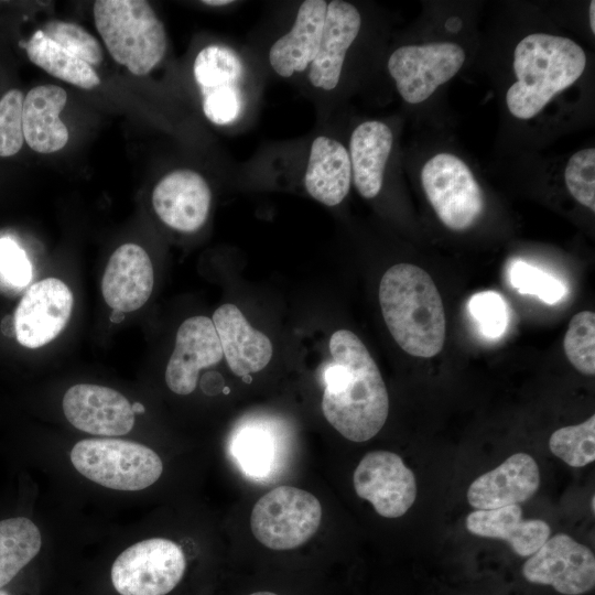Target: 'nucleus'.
<instances>
[{"label": "nucleus", "mask_w": 595, "mask_h": 595, "mask_svg": "<svg viewBox=\"0 0 595 595\" xmlns=\"http://www.w3.org/2000/svg\"><path fill=\"white\" fill-rule=\"evenodd\" d=\"M331 360L322 378V411L344 437L365 442L383 426L389 398L377 364L353 332L336 331L329 339Z\"/></svg>", "instance_id": "f257e3e1"}, {"label": "nucleus", "mask_w": 595, "mask_h": 595, "mask_svg": "<svg viewBox=\"0 0 595 595\" xmlns=\"http://www.w3.org/2000/svg\"><path fill=\"white\" fill-rule=\"evenodd\" d=\"M379 303L390 334L405 353L431 358L442 350L444 306L425 270L410 263L389 268L379 284Z\"/></svg>", "instance_id": "f03ea898"}, {"label": "nucleus", "mask_w": 595, "mask_h": 595, "mask_svg": "<svg viewBox=\"0 0 595 595\" xmlns=\"http://www.w3.org/2000/svg\"><path fill=\"white\" fill-rule=\"evenodd\" d=\"M585 65L583 48L571 39L545 33L526 36L513 52L517 82L506 95L509 111L522 120L534 117L582 76Z\"/></svg>", "instance_id": "7ed1b4c3"}, {"label": "nucleus", "mask_w": 595, "mask_h": 595, "mask_svg": "<svg viewBox=\"0 0 595 595\" xmlns=\"http://www.w3.org/2000/svg\"><path fill=\"white\" fill-rule=\"evenodd\" d=\"M95 25L112 58L137 76L150 73L166 51L163 23L147 1L97 0Z\"/></svg>", "instance_id": "20e7f679"}, {"label": "nucleus", "mask_w": 595, "mask_h": 595, "mask_svg": "<svg viewBox=\"0 0 595 595\" xmlns=\"http://www.w3.org/2000/svg\"><path fill=\"white\" fill-rule=\"evenodd\" d=\"M78 473L104 487L136 491L154 484L163 464L159 455L140 443L117 439H87L71 451Z\"/></svg>", "instance_id": "39448f33"}, {"label": "nucleus", "mask_w": 595, "mask_h": 595, "mask_svg": "<svg viewBox=\"0 0 595 595\" xmlns=\"http://www.w3.org/2000/svg\"><path fill=\"white\" fill-rule=\"evenodd\" d=\"M322 520V506L309 491L278 486L255 505L250 527L255 538L272 550H291L311 539Z\"/></svg>", "instance_id": "423d86ee"}, {"label": "nucleus", "mask_w": 595, "mask_h": 595, "mask_svg": "<svg viewBox=\"0 0 595 595\" xmlns=\"http://www.w3.org/2000/svg\"><path fill=\"white\" fill-rule=\"evenodd\" d=\"M421 183L439 219L450 229L472 227L485 209V196L469 167L451 153L432 156L422 167Z\"/></svg>", "instance_id": "0eeeda50"}, {"label": "nucleus", "mask_w": 595, "mask_h": 595, "mask_svg": "<svg viewBox=\"0 0 595 595\" xmlns=\"http://www.w3.org/2000/svg\"><path fill=\"white\" fill-rule=\"evenodd\" d=\"M185 567V555L177 543L152 538L121 552L110 574L120 595H166L180 583Z\"/></svg>", "instance_id": "6e6552de"}, {"label": "nucleus", "mask_w": 595, "mask_h": 595, "mask_svg": "<svg viewBox=\"0 0 595 595\" xmlns=\"http://www.w3.org/2000/svg\"><path fill=\"white\" fill-rule=\"evenodd\" d=\"M465 57L464 50L455 43L407 45L390 55L388 71L403 100L420 104L456 75Z\"/></svg>", "instance_id": "1a4fd4ad"}, {"label": "nucleus", "mask_w": 595, "mask_h": 595, "mask_svg": "<svg viewBox=\"0 0 595 595\" xmlns=\"http://www.w3.org/2000/svg\"><path fill=\"white\" fill-rule=\"evenodd\" d=\"M524 578L550 585L564 595H582L594 588L595 556L567 534L549 538L522 566Z\"/></svg>", "instance_id": "9d476101"}, {"label": "nucleus", "mask_w": 595, "mask_h": 595, "mask_svg": "<svg viewBox=\"0 0 595 595\" xmlns=\"http://www.w3.org/2000/svg\"><path fill=\"white\" fill-rule=\"evenodd\" d=\"M356 494L385 518H399L413 505L416 483L413 472L392 452L366 454L353 476Z\"/></svg>", "instance_id": "9b49d317"}, {"label": "nucleus", "mask_w": 595, "mask_h": 595, "mask_svg": "<svg viewBox=\"0 0 595 595\" xmlns=\"http://www.w3.org/2000/svg\"><path fill=\"white\" fill-rule=\"evenodd\" d=\"M193 73L206 118L219 126L234 122L242 110L240 57L231 48L209 45L197 54Z\"/></svg>", "instance_id": "f8f14e48"}, {"label": "nucleus", "mask_w": 595, "mask_h": 595, "mask_svg": "<svg viewBox=\"0 0 595 595\" xmlns=\"http://www.w3.org/2000/svg\"><path fill=\"white\" fill-rule=\"evenodd\" d=\"M73 305L72 291L62 280L46 278L32 284L13 315L18 342L28 348L48 344L66 327Z\"/></svg>", "instance_id": "ddd939ff"}, {"label": "nucleus", "mask_w": 595, "mask_h": 595, "mask_svg": "<svg viewBox=\"0 0 595 595\" xmlns=\"http://www.w3.org/2000/svg\"><path fill=\"white\" fill-rule=\"evenodd\" d=\"M63 411L76 429L105 436L125 435L134 424V413L127 398L115 389L78 383L63 398Z\"/></svg>", "instance_id": "4468645a"}, {"label": "nucleus", "mask_w": 595, "mask_h": 595, "mask_svg": "<svg viewBox=\"0 0 595 595\" xmlns=\"http://www.w3.org/2000/svg\"><path fill=\"white\" fill-rule=\"evenodd\" d=\"M223 350L213 321L192 316L178 327L174 350L165 369V382L171 391L186 396L197 385L199 370L218 364Z\"/></svg>", "instance_id": "2eb2a0df"}, {"label": "nucleus", "mask_w": 595, "mask_h": 595, "mask_svg": "<svg viewBox=\"0 0 595 595\" xmlns=\"http://www.w3.org/2000/svg\"><path fill=\"white\" fill-rule=\"evenodd\" d=\"M212 202L205 178L193 170H175L155 185L152 205L159 218L169 227L192 232L207 219Z\"/></svg>", "instance_id": "dca6fc26"}, {"label": "nucleus", "mask_w": 595, "mask_h": 595, "mask_svg": "<svg viewBox=\"0 0 595 595\" xmlns=\"http://www.w3.org/2000/svg\"><path fill=\"white\" fill-rule=\"evenodd\" d=\"M539 486L537 462L529 454L517 453L477 477L468 487L467 500L477 510L497 509L529 500Z\"/></svg>", "instance_id": "f3484780"}, {"label": "nucleus", "mask_w": 595, "mask_h": 595, "mask_svg": "<svg viewBox=\"0 0 595 595\" xmlns=\"http://www.w3.org/2000/svg\"><path fill=\"white\" fill-rule=\"evenodd\" d=\"M153 267L147 251L125 244L111 255L101 280L106 303L123 313L140 309L153 290Z\"/></svg>", "instance_id": "a211bd4d"}, {"label": "nucleus", "mask_w": 595, "mask_h": 595, "mask_svg": "<svg viewBox=\"0 0 595 595\" xmlns=\"http://www.w3.org/2000/svg\"><path fill=\"white\" fill-rule=\"evenodd\" d=\"M360 25L355 6L342 0L327 3L318 52L310 65L309 78L314 87L332 90L337 86L346 52Z\"/></svg>", "instance_id": "6ab92c4d"}, {"label": "nucleus", "mask_w": 595, "mask_h": 595, "mask_svg": "<svg viewBox=\"0 0 595 595\" xmlns=\"http://www.w3.org/2000/svg\"><path fill=\"white\" fill-rule=\"evenodd\" d=\"M212 321L223 355L236 376L258 372L269 364L273 353L271 340L253 328L236 305H220Z\"/></svg>", "instance_id": "aec40b11"}, {"label": "nucleus", "mask_w": 595, "mask_h": 595, "mask_svg": "<svg viewBox=\"0 0 595 595\" xmlns=\"http://www.w3.org/2000/svg\"><path fill=\"white\" fill-rule=\"evenodd\" d=\"M327 2L306 0L300 6L292 29L277 40L269 51L273 71L290 77L303 72L314 61L323 32Z\"/></svg>", "instance_id": "412c9836"}, {"label": "nucleus", "mask_w": 595, "mask_h": 595, "mask_svg": "<svg viewBox=\"0 0 595 595\" xmlns=\"http://www.w3.org/2000/svg\"><path fill=\"white\" fill-rule=\"evenodd\" d=\"M66 101V91L57 85H40L26 94L22 129L25 142L35 152L48 154L66 145L68 129L60 119Z\"/></svg>", "instance_id": "4be33fe9"}, {"label": "nucleus", "mask_w": 595, "mask_h": 595, "mask_svg": "<svg viewBox=\"0 0 595 595\" xmlns=\"http://www.w3.org/2000/svg\"><path fill=\"white\" fill-rule=\"evenodd\" d=\"M477 537L505 540L520 556H530L549 539L550 526L540 519L522 518L518 504L490 510H475L465 520Z\"/></svg>", "instance_id": "5701e85b"}, {"label": "nucleus", "mask_w": 595, "mask_h": 595, "mask_svg": "<svg viewBox=\"0 0 595 595\" xmlns=\"http://www.w3.org/2000/svg\"><path fill=\"white\" fill-rule=\"evenodd\" d=\"M351 182V165L346 148L328 137H317L311 145L304 185L307 193L326 206L346 197Z\"/></svg>", "instance_id": "b1692460"}, {"label": "nucleus", "mask_w": 595, "mask_h": 595, "mask_svg": "<svg viewBox=\"0 0 595 595\" xmlns=\"http://www.w3.org/2000/svg\"><path fill=\"white\" fill-rule=\"evenodd\" d=\"M392 142L390 128L381 121H365L353 131L348 154L354 184L363 197L374 198L380 192Z\"/></svg>", "instance_id": "393cba45"}, {"label": "nucleus", "mask_w": 595, "mask_h": 595, "mask_svg": "<svg viewBox=\"0 0 595 595\" xmlns=\"http://www.w3.org/2000/svg\"><path fill=\"white\" fill-rule=\"evenodd\" d=\"M280 430L269 420L247 419L235 428L230 453L238 467L249 477H270L280 464Z\"/></svg>", "instance_id": "a878e982"}, {"label": "nucleus", "mask_w": 595, "mask_h": 595, "mask_svg": "<svg viewBox=\"0 0 595 595\" xmlns=\"http://www.w3.org/2000/svg\"><path fill=\"white\" fill-rule=\"evenodd\" d=\"M25 50L32 63L56 78L84 89H93L100 84L93 66L46 37L41 30L30 37Z\"/></svg>", "instance_id": "bb28decb"}, {"label": "nucleus", "mask_w": 595, "mask_h": 595, "mask_svg": "<svg viewBox=\"0 0 595 595\" xmlns=\"http://www.w3.org/2000/svg\"><path fill=\"white\" fill-rule=\"evenodd\" d=\"M41 532L25 517L0 520V589L39 553Z\"/></svg>", "instance_id": "cd10ccee"}, {"label": "nucleus", "mask_w": 595, "mask_h": 595, "mask_svg": "<svg viewBox=\"0 0 595 595\" xmlns=\"http://www.w3.org/2000/svg\"><path fill=\"white\" fill-rule=\"evenodd\" d=\"M549 448L572 467H583L595 459V415L586 421L561 428L552 433Z\"/></svg>", "instance_id": "c85d7f7f"}, {"label": "nucleus", "mask_w": 595, "mask_h": 595, "mask_svg": "<svg viewBox=\"0 0 595 595\" xmlns=\"http://www.w3.org/2000/svg\"><path fill=\"white\" fill-rule=\"evenodd\" d=\"M564 353L581 374H595V314L583 311L575 314L569 324L563 340Z\"/></svg>", "instance_id": "c756f323"}, {"label": "nucleus", "mask_w": 595, "mask_h": 595, "mask_svg": "<svg viewBox=\"0 0 595 595\" xmlns=\"http://www.w3.org/2000/svg\"><path fill=\"white\" fill-rule=\"evenodd\" d=\"M41 31L46 37L90 66H97L102 62L104 53L99 42L77 23L53 20Z\"/></svg>", "instance_id": "7c9ffc66"}, {"label": "nucleus", "mask_w": 595, "mask_h": 595, "mask_svg": "<svg viewBox=\"0 0 595 595\" xmlns=\"http://www.w3.org/2000/svg\"><path fill=\"white\" fill-rule=\"evenodd\" d=\"M509 280L521 294L534 295L547 304H555L566 294V286L558 278L522 260L509 269Z\"/></svg>", "instance_id": "2f4dec72"}, {"label": "nucleus", "mask_w": 595, "mask_h": 595, "mask_svg": "<svg viewBox=\"0 0 595 595\" xmlns=\"http://www.w3.org/2000/svg\"><path fill=\"white\" fill-rule=\"evenodd\" d=\"M564 180L571 195L582 205L595 210V149L574 153L565 167Z\"/></svg>", "instance_id": "473e14b6"}, {"label": "nucleus", "mask_w": 595, "mask_h": 595, "mask_svg": "<svg viewBox=\"0 0 595 595\" xmlns=\"http://www.w3.org/2000/svg\"><path fill=\"white\" fill-rule=\"evenodd\" d=\"M468 311L482 334L488 338L500 337L508 325V310L502 296L495 291H482L468 301Z\"/></svg>", "instance_id": "72a5a7b5"}, {"label": "nucleus", "mask_w": 595, "mask_h": 595, "mask_svg": "<svg viewBox=\"0 0 595 595\" xmlns=\"http://www.w3.org/2000/svg\"><path fill=\"white\" fill-rule=\"evenodd\" d=\"M23 94L10 89L0 99V156L17 154L23 144Z\"/></svg>", "instance_id": "f704fd0d"}, {"label": "nucleus", "mask_w": 595, "mask_h": 595, "mask_svg": "<svg viewBox=\"0 0 595 595\" xmlns=\"http://www.w3.org/2000/svg\"><path fill=\"white\" fill-rule=\"evenodd\" d=\"M32 279V266L25 252L10 238L0 239V280L21 289Z\"/></svg>", "instance_id": "c9c22d12"}, {"label": "nucleus", "mask_w": 595, "mask_h": 595, "mask_svg": "<svg viewBox=\"0 0 595 595\" xmlns=\"http://www.w3.org/2000/svg\"><path fill=\"white\" fill-rule=\"evenodd\" d=\"M1 328H2L3 334L8 336L15 335L13 316H7L6 318H3Z\"/></svg>", "instance_id": "e433bc0d"}, {"label": "nucleus", "mask_w": 595, "mask_h": 595, "mask_svg": "<svg viewBox=\"0 0 595 595\" xmlns=\"http://www.w3.org/2000/svg\"><path fill=\"white\" fill-rule=\"evenodd\" d=\"M589 25L593 34H595V1L589 4Z\"/></svg>", "instance_id": "4c0bfd02"}, {"label": "nucleus", "mask_w": 595, "mask_h": 595, "mask_svg": "<svg viewBox=\"0 0 595 595\" xmlns=\"http://www.w3.org/2000/svg\"><path fill=\"white\" fill-rule=\"evenodd\" d=\"M125 320V313L118 310H112L110 314V321L112 323H120Z\"/></svg>", "instance_id": "58836bf2"}, {"label": "nucleus", "mask_w": 595, "mask_h": 595, "mask_svg": "<svg viewBox=\"0 0 595 595\" xmlns=\"http://www.w3.org/2000/svg\"><path fill=\"white\" fill-rule=\"evenodd\" d=\"M232 1H229V0H207V1H202V3L206 4V6H212V7H220V6H227L229 3H231Z\"/></svg>", "instance_id": "ea45409f"}, {"label": "nucleus", "mask_w": 595, "mask_h": 595, "mask_svg": "<svg viewBox=\"0 0 595 595\" xmlns=\"http://www.w3.org/2000/svg\"><path fill=\"white\" fill-rule=\"evenodd\" d=\"M131 409L133 411V413H143L145 411L144 407L139 403V402H136L133 404H131Z\"/></svg>", "instance_id": "a19ab883"}, {"label": "nucleus", "mask_w": 595, "mask_h": 595, "mask_svg": "<svg viewBox=\"0 0 595 595\" xmlns=\"http://www.w3.org/2000/svg\"><path fill=\"white\" fill-rule=\"evenodd\" d=\"M249 595H278V594L272 593V592L261 591V592H256Z\"/></svg>", "instance_id": "79ce46f5"}, {"label": "nucleus", "mask_w": 595, "mask_h": 595, "mask_svg": "<svg viewBox=\"0 0 595 595\" xmlns=\"http://www.w3.org/2000/svg\"><path fill=\"white\" fill-rule=\"evenodd\" d=\"M591 505H592V510H593V512H594V511H595V499H594V496L592 497Z\"/></svg>", "instance_id": "37998d69"}, {"label": "nucleus", "mask_w": 595, "mask_h": 595, "mask_svg": "<svg viewBox=\"0 0 595 595\" xmlns=\"http://www.w3.org/2000/svg\"><path fill=\"white\" fill-rule=\"evenodd\" d=\"M0 595H10V594L7 593V592H4V591H2V589H0Z\"/></svg>", "instance_id": "c03bdc74"}]
</instances>
